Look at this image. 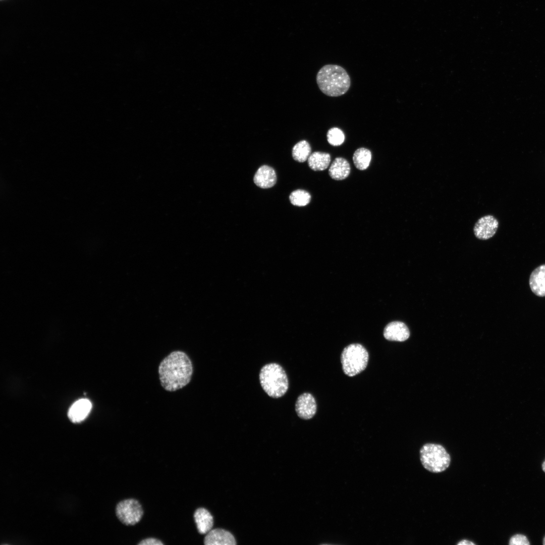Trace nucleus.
I'll return each instance as SVG.
<instances>
[{"label":"nucleus","instance_id":"obj_6","mask_svg":"<svg viewBox=\"0 0 545 545\" xmlns=\"http://www.w3.org/2000/svg\"><path fill=\"white\" fill-rule=\"evenodd\" d=\"M116 513L118 519L123 524L133 525L141 520L143 511L137 500L129 499L122 501L117 504Z\"/></svg>","mask_w":545,"mask_h":545},{"label":"nucleus","instance_id":"obj_4","mask_svg":"<svg viewBox=\"0 0 545 545\" xmlns=\"http://www.w3.org/2000/svg\"><path fill=\"white\" fill-rule=\"evenodd\" d=\"M420 459L422 466L427 470L439 473L448 468L451 457L445 448L440 444L427 443L420 450Z\"/></svg>","mask_w":545,"mask_h":545},{"label":"nucleus","instance_id":"obj_10","mask_svg":"<svg viewBox=\"0 0 545 545\" xmlns=\"http://www.w3.org/2000/svg\"><path fill=\"white\" fill-rule=\"evenodd\" d=\"M205 545H235L236 541L229 531L221 528L211 529L204 539Z\"/></svg>","mask_w":545,"mask_h":545},{"label":"nucleus","instance_id":"obj_1","mask_svg":"<svg viewBox=\"0 0 545 545\" xmlns=\"http://www.w3.org/2000/svg\"><path fill=\"white\" fill-rule=\"evenodd\" d=\"M158 372L163 388L169 391H175L190 381L193 372L192 362L184 352L175 351L161 361Z\"/></svg>","mask_w":545,"mask_h":545},{"label":"nucleus","instance_id":"obj_17","mask_svg":"<svg viewBox=\"0 0 545 545\" xmlns=\"http://www.w3.org/2000/svg\"><path fill=\"white\" fill-rule=\"evenodd\" d=\"M371 159V151L363 147L357 149L353 156L354 164L356 168L360 170L366 169L370 164Z\"/></svg>","mask_w":545,"mask_h":545},{"label":"nucleus","instance_id":"obj_2","mask_svg":"<svg viewBox=\"0 0 545 545\" xmlns=\"http://www.w3.org/2000/svg\"><path fill=\"white\" fill-rule=\"evenodd\" d=\"M316 82L323 93L333 97L344 94L351 85V80L346 71L337 65L323 66L317 74Z\"/></svg>","mask_w":545,"mask_h":545},{"label":"nucleus","instance_id":"obj_14","mask_svg":"<svg viewBox=\"0 0 545 545\" xmlns=\"http://www.w3.org/2000/svg\"><path fill=\"white\" fill-rule=\"evenodd\" d=\"M194 518L197 530L200 534H205L212 528L213 519L210 512L204 508H199L194 512Z\"/></svg>","mask_w":545,"mask_h":545},{"label":"nucleus","instance_id":"obj_13","mask_svg":"<svg viewBox=\"0 0 545 545\" xmlns=\"http://www.w3.org/2000/svg\"><path fill=\"white\" fill-rule=\"evenodd\" d=\"M529 285L535 295L545 296V264L540 265L533 270L529 278Z\"/></svg>","mask_w":545,"mask_h":545},{"label":"nucleus","instance_id":"obj_9","mask_svg":"<svg viewBox=\"0 0 545 545\" xmlns=\"http://www.w3.org/2000/svg\"><path fill=\"white\" fill-rule=\"evenodd\" d=\"M384 336L391 341L403 342L410 336L407 326L403 322L392 321L388 323L384 329Z\"/></svg>","mask_w":545,"mask_h":545},{"label":"nucleus","instance_id":"obj_16","mask_svg":"<svg viewBox=\"0 0 545 545\" xmlns=\"http://www.w3.org/2000/svg\"><path fill=\"white\" fill-rule=\"evenodd\" d=\"M307 160L308 166L312 170L315 171H323L329 167L331 162V156L328 153L316 151L311 153Z\"/></svg>","mask_w":545,"mask_h":545},{"label":"nucleus","instance_id":"obj_25","mask_svg":"<svg viewBox=\"0 0 545 545\" xmlns=\"http://www.w3.org/2000/svg\"><path fill=\"white\" fill-rule=\"evenodd\" d=\"M543 544L544 545H545V536L544 537L543 539Z\"/></svg>","mask_w":545,"mask_h":545},{"label":"nucleus","instance_id":"obj_24","mask_svg":"<svg viewBox=\"0 0 545 545\" xmlns=\"http://www.w3.org/2000/svg\"><path fill=\"white\" fill-rule=\"evenodd\" d=\"M542 468L543 471L545 472V461L543 462L542 464Z\"/></svg>","mask_w":545,"mask_h":545},{"label":"nucleus","instance_id":"obj_7","mask_svg":"<svg viewBox=\"0 0 545 545\" xmlns=\"http://www.w3.org/2000/svg\"><path fill=\"white\" fill-rule=\"evenodd\" d=\"M499 227L497 219L492 215L483 216L475 224L473 231L475 237L480 240H487L496 234Z\"/></svg>","mask_w":545,"mask_h":545},{"label":"nucleus","instance_id":"obj_5","mask_svg":"<svg viewBox=\"0 0 545 545\" xmlns=\"http://www.w3.org/2000/svg\"><path fill=\"white\" fill-rule=\"evenodd\" d=\"M368 358V353L362 345L354 343L347 346L341 355L343 372L349 376L360 373L366 368Z\"/></svg>","mask_w":545,"mask_h":545},{"label":"nucleus","instance_id":"obj_18","mask_svg":"<svg viewBox=\"0 0 545 545\" xmlns=\"http://www.w3.org/2000/svg\"><path fill=\"white\" fill-rule=\"evenodd\" d=\"M311 151L309 143L305 140H302L294 146L292 149V156L297 161L304 162L311 154Z\"/></svg>","mask_w":545,"mask_h":545},{"label":"nucleus","instance_id":"obj_12","mask_svg":"<svg viewBox=\"0 0 545 545\" xmlns=\"http://www.w3.org/2000/svg\"><path fill=\"white\" fill-rule=\"evenodd\" d=\"M253 180L258 187L263 189L269 188L275 185L277 175L271 167L264 165L257 170Z\"/></svg>","mask_w":545,"mask_h":545},{"label":"nucleus","instance_id":"obj_19","mask_svg":"<svg viewBox=\"0 0 545 545\" xmlns=\"http://www.w3.org/2000/svg\"><path fill=\"white\" fill-rule=\"evenodd\" d=\"M289 199L293 205L303 206L310 202L311 195L306 191L299 189L292 192L290 195Z\"/></svg>","mask_w":545,"mask_h":545},{"label":"nucleus","instance_id":"obj_15","mask_svg":"<svg viewBox=\"0 0 545 545\" xmlns=\"http://www.w3.org/2000/svg\"><path fill=\"white\" fill-rule=\"evenodd\" d=\"M350 169V164L346 159L337 157L331 164L329 174L334 180H342L349 176Z\"/></svg>","mask_w":545,"mask_h":545},{"label":"nucleus","instance_id":"obj_20","mask_svg":"<svg viewBox=\"0 0 545 545\" xmlns=\"http://www.w3.org/2000/svg\"><path fill=\"white\" fill-rule=\"evenodd\" d=\"M326 136L328 142L333 146L340 145L344 142L345 139L343 132L336 127L330 129L327 132Z\"/></svg>","mask_w":545,"mask_h":545},{"label":"nucleus","instance_id":"obj_22","mask_svg":"<svg viewBox=\"0 0 545 545\" xmlns=\"http://www.w3.org/2000/svg\"><path fill=\"white\" fill-rule=\"evenodd\" d=\"M139 545H162L164 543L160 540L155 538H147L142 540Z\"/></svg>","mask_w":545,"mask_h":545},{"label":"nucleus","instance_id":"obj_21","mask_svg":"<svg viewBox=\"0 0 545 545\" xmlns=\"http://www.w3.org/2000/svg\"><path fill=\"white\" fill-rule=\"evenodd\" d=\"M509 544L510 545H529L530 543L526 536L517 534L511 537Z\"/></svg>","mask_w":545,"mask_h":545},{"label":"nucleus","instance_id":"obj_23","mask_svg":"<svg viewBox=\"0 0 545 545\" xmlns=\"http://www.w3.org/2000/svg\"><path fill=\"white\" fill-rule=\"evenodd\" d=\"M457 544L458 545H469V544L474 545L475 543L474 542H472L470 540H466V539H463V540H462L460 541L457 543Z\"/></svg>","mask_w":545,"mask_h":545},{"label":"nucleus","instance_id":"obj_3","mask_svg":"<svg viewBox=\"0 0 545 545\" xmlns=\"http://www.w3.org/2000/svg\"><path fill=\"white\" fill-rule=\"evenodd\" d=\"M259 381L264 391L273 398L284 396L289 388V381L285 370L276 363L265 364L261 368Z\"/></svg>","mask_w":545,"mask_h":545},{"label":"nucleus","instance_id":"obj_8","mask_svg":"<svg viewBox=\"0 0 545 545\" xmlns=\"http://www.w3.org/2000/svg\"><path fill=\"white\" fill-rule=\"evenodd\" d=\"M317 405L313 396L309 393H304L297 398L295 410L301 419L308 420L312 418L316 412Z\"/></svg>","mask_w":545,"mask_h":545},{"label":"nucleus","instance_id":"obj_11","mask_svg":"<svg viewBox=\"0 0 545 545\" xmlns=\"http://www.w3.org/2000/svg\"><path fill=\"white\" fill-rule=\"evenodd\" d=\"M91 408V403L88 399H79L70 407L68 411V417L73 422H80L88 416Z\"/></svg>","mask_w":545,"mask_h":545}]
</instances>
